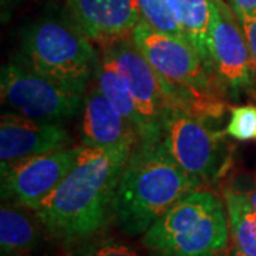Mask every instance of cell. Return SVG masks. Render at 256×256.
Instances as JSON below:
<instances>
[{
	"mask_svg": "<svg viewBox=\"0 0 256 256\" xmlns=\"http://www.w3.org/2000/svg\"><path fill=\"white\" fill-rule=\"evenodd\" d=\"M131 152L82 146L72 171L36 208L37 220L67 244L94 236L112 220V201Z\"/></svg>",
	"mask_w": 256,
	"mask_h": 256,
	"instance_id": "6da1fadb",
	"label": "cell"
},
{
	"mask_svg": "<svg viewBox=\"0 0 256 256\" xmlns=\"http://www.w3.org/2000/svg\"><path fill=\"white\" fill-rule=\"evenodd\" d=\"M202 184L186 174L162 144L131 152L112 201V220L131 236L146 234L164 214Z\"/></svg>",
	"mask_w": 256,
	"mask_h": 256,
	"instance_id": "7a4b0ae2",
	"label": "cell"
},
{
	"mask_svg": "<svg viewBox=\"0 0 256 256\" xmlns=\"http://www.w3.org/2000/svg\"><path fill=\"white\" fill-rule=\"evenodd\" d=\"M132 40L156 70L172 108L210 121L224 117L226 92L190 42L161 33L144 20Z\"/></svg>",
	"mask_w": 256,
	"mask_h": 256,
	"instance_id": "3957f363",
	"label": "cell"
},
{
	"mask_svg": "<svg viewBox=\"0 0 256 256\" xmlns=\"http://www.w3.org/2000/svg\"><path fill=\"white\" fill-rule=\"evenodd\" d=\"M226 205L216 194L195 190L164 214L142 238L151 256H225Z\"/></svg>",
	"mask_w": 256,
	"mask_h": 256,
	"instance_id": "277c9868",
	"label": "cell"
},
{
	"mask_svg": "<svg viewBox=\"0 0 256 256\" xmlns=\"http://www.w3.org/2000/svg\"><path fill=\"white\" fill-rule=\"evenodd\" d=\"M23 54L24 66L82 92L98 62L92 40L74 24L57 20L30 28L23 40Z\"/></svg>",
	"mask_w": 256,
	"mask_h": 256,
	"instance_id": "5b68a950",
	"label": "cell"
},
{
	"mask_svg": "<svg viewBox=\"0 0 256 256\" xmlns=\"http://www.w3.org/2000/svg\"><path fill=\"white\" fill-rule=\"evenodd\" d=\"M166 152L186 174L204 185L220 181L232 164L225 134L210 120L172 108L165 118L162 140Z\"/></svg>",
	"mask_w": 256,
	"mask_h": 256,
	"instance_id": "8992f818",
	"label": "cell"
},
{
	"mask_svg": "<svg viewBox=\"0 0 256 256\" xmlns=\"http://www.w3.org/2000/svg\"><path fill=\"white\" fill-rule=\"evenodd\" d=\"M106 56L127 82L141 121L140 144H161L165 118L172 110L156 70L136 46L132 36L104 44Z\"/></svg>",
	"mask_w": 256,
	"mask_h": 256,
	"instance_id": "52a82bcc",
	"label": "cell"
},
{
	"mask_svg": "<svg viewBox=\"0 0 256 256\" xmlns=\"http://www.w3.org/2000/svg\"><path fill=\"white\" fill-rule=\"evenodd\" d=\"M2 101L28 118L56 122L76 116L84 92L37 73L24 64L2 68Z\"/></svg>",
	"mask_w": 256,
	"mask_h": 256,
	"instance_id": "ba28073f",
	"label": "cell"
},
{
	"mask_svg": "<svg viewBox=\"0 0 256 256\" xmlns=\"http://www.w3.org/2000/svg\"><path fill=\"white\" fill-rule=\"evenodd\" d=\"M210 47L225 92L238 97L255 87V62L236 14L224 0H210Z\"/></svg>",
	"mask_w": 256,
	"mask_h": 256,
	"instance_id": "9c48e42d",
	"label": "cell"
},
{
	"mask_svg": "<svg viewBox=\"0 0 256 256\" xmlns=\"http://www.w3.org/2000/svg\"><path fill=\"white\" fill-rule=\"evenodd\" d=\"M82 146L30 156L2 171V196L34 210L72 171Z\"/></svg>",
	"mask_w": 256,
	"mask_h": 256,
	"instance_id": "30bf717a",
	"label": "cell"
},
{
	"mask_svg": "<svg viewBox=\"0 0 256 256\" xmlns=\"http://www.w3.org/2000/svg\"><path fill=\"white\" fill-rule=\"evenodd\" d=\"M72 141L68 132L56 122L28 118L6 112L0 121L2 171L30 156L66 148Z\"/></svg>",
	"mask_w": 256,
	"mask_h": 256,
	"instance_id": "8fae6325",
	"label": "cell"
},
{
	"mask_svg": "<svg viewBox=\"0 0 256 256\" xmlns=\"http://www.w3.org/2000/svg\"><path fill=\"white\" fill-rule=\"evenodd\" d=\"M67 9L74 26L102 44L131 37L141 22L137 0H67Z\"/></svg>",
	"mask_w": 256,
	"mask_h": 256,
	"instance_id": "7c38bea8",
	"label": "cell"
},
{
	"mask_svg": "<svg viewBox=\"0 0 256 256\" xmlns=\"http://www.w3.org/2000/svg\"><path fill=\"white\" fill-rule=\"evenodd\" d=\"M140 141L137 131L98 87H92L82 102V142L84 146L132 152Z\"/></svg>",
	"mask_w": 256,
	"mask_h": 256,
	"instance_id": "4fadbf2b",
	"label": "cell"
},
{
	"mask_svg": "<svg viewBox=\"0 0 256 256\" xmlns=\"http://www.w3.org/2000/svg\"><path fill=\"white\" fill-rule=\"evenodd\" d=\"M234 245L248 256H256V210L248 192L228 186L224 192Z\"/></svg>",
	"mask_w": 256,
	"mask_h": 256,
	"instance_id": "5bb4252c",
	"label": "cell"
},
{
	"mask_svg": "<svg viewBox=\"0 0 256 256\" xmlns=\"http://www.w3.org/2000/svg\"><path fill=\"white\" fill-rule=\"evenodd\" d=\"M176 3L180 8V22L186 40L201 56L205 66L216 76L210 47V0H176Z\"/></svg>",
	"mask_w": 256,
	"mask_h": 256,
	"instance_id": "9a60e30c",
	"label": "cell"
},
{
	"mask_svg": "<svg viewBox=\"0 0 256 256\" xmlns=\"http://www.w3.org/2000/svg\"><path fill=\"white\" fill-rule=\"evenodd\" d=\"M94 74H96L98 90L112 102V106L122 114V117L137 131L138 137H140L141 121L138 117L136 102L130 92L127 82L118 73L116 66L102 54L100 60L97 62Z\"/></svg>",
	"mask_w": 256,
	"mask_h": 256,
	"instance_id": "2e32d148",
	"label": "cell"
},
{
	"mask_svg": "<svg viewBox=\"0 0 256 256\" xmlns=\"http://www.w3.org/2000/svg\"><path fill=\"white\" fill-rule=\"evenodd\" d=\"M37 230L24 214L12 206L0 210V246L2 254L18 256L36 246Z\"/></svg>",
	"mask_w": 256,
	"mask_h": 256,
	"instance_id": "e0dca14e",
	"label": "cell"
},
{
	"mask_svg": "<svg viewBox=\"0 0 256 256\" xmlns=\"http://www.w3.org/2000/svg\"><path fill=\"white\" fill-rule=\"evenodd\" d=\"M141 20L161 33L186 40L176 0H137ZM188 42V40H186Z\"/></svg>",
	"mask_w": 256,
	"mask_h": 256,
	"instance_id": "ac0fdd59",
	"label": "cell"
},
{
	"mask_svg": "<svg viewBox=\"0 0 256 256\" xmlns=\"http://www.w3.org/2000/svg\"><path fill=\"white\" fill-rule=\"evenodd\" d=\"M74 244L66 256H141L134 248L114 238L90 236Z\"/></svg>",
	"mask_w": 256,
	"mask_h": 256,
	"instance_id": "d6986e66",
	"label": "cell"
},
{
	"mask_svg": "<svg viewBox=\"0 0 256 256\" xmlns=\"http://www.w3.org/2000/svg\"><path fill=\"white\" fill-rule=\"evenodd\" d=\"M226 134L239 141L256 138V106H239L232 108Z\"/></svg>",
	"mask_w": 256,
	"mask_h": 256,
	"instance_id": "ffe728a7",
	"label": "cell"
},
{
	"mask_svg": "<svg viewBox=\"0 0 256 256\" xmlns=\"http://www.w3.org/2000/svg\"><path fill=\"white\" fill-rule=\"evenodd\" d=\"M244 34L246 37L248 46L256 66V10L252 12H235Z\"/></svg>",
	"mask_w": 256,
	"mask_h": 256,
	"instance_id": "44dd1931",
	"label": "cell"
},
{
	"mask_svg": "<svg viewBox=\"0 0 256 256\" xmlns=\"http://www.w3.org/2000/svg\"><path fill=\"white\" fill-rule=\"evenodd\" d=\"M234 12H252L256 10V0H230Z\"/></svg>",
	"mask_w": 256,
	"mask_h": 256,
	"instance_id": "7402d4cb",
	"label": "cell"
},
{
	"mask_svg": "<svg viewBox=\"0 0 256 256\" xmlns=\"http://www.w3.org/2000/svg\"><path fill=\"white\" fill-rule=\"evenodd\" d=\"M248 195H249V200H250L252 205L255 206V210H256V184L254 185V188H252L250 191L248 192Z\"/></svg>",
	"mask_w": 256,
	"mask_h": 256,
	"instance_id": "603a6c76",
	"label": "cell"
},
{
	"mask_svg": "<svg viewBox=\"0 0 256 256\" xmlns=\"http://www.w3.org/2000/svg\"><path fill=\"white\" fill-rule=\"evenodd\" d=\"M228 256H248V255H245L244 252H240L236 246H234L232 249H229Z\"/></svg>",
	"mask_w": 256,
	"mask_h": 256,
	"instance_id": "cb8c5ba5",
	"label": "cell"
}]
</instances>
